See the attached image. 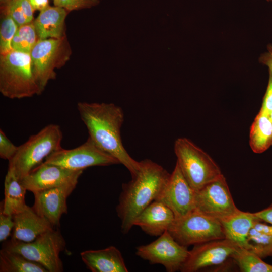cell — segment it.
<instances>
[{
    "instance_id": "cell-13",
    "label": "cell",
    "mask_w": 272,
    "mask_h": 272,
    "mask_svg": "<svg viewBox=\"0 0 272 272\" xmlns=\"http://www.w3.org/2000/svg\"><path fill=\"white\" fill-rule=\"evenodd\" d=\"M194 190L189 184L176 163L170 177L156 200L169 207L175 218L184 216L195 210Z\"/></svg>"
},
{
    "instance_id": "cell-37",
    "label": "cell",
    "mask_w": 272,
    "mask_h": 272,
    "mask_svg": "<svg viewBox=\"0 0 272 272\" xmlns=\"http://www.w3.org/2000/svg\"><path fill=\"white\" fill-rule=\"evenodd\" d=\"M269 116H270V119H271L272 120V112L270 113V114H269Z\"/></svg>"
},
{
    "instance_id": "cell-16",
    "label": "cell",
    "mask_w": 272,
    "mask_h": 272,
    "mask_svg": "<svg viewBox=\"0 0 272 272\" xmlns=\"http://www.w3.org/2000/svg\"><path fill=\"white\" fill-rule=\"evenodd\" d=\"M175 219L172 211L161 201L155 200L137 217V226L147 234L159 236L168 231Z\"/></svg>"
},
{
    "instance_id": "cell-4",
    "label": "cell",
    "mask_w": 272,
    "mask_h": 272,
    "mask_svg": "<svg viewBox=\"0 0 272 272\" xmlns=\"http://www.w3.org/2000/svg\"><path fill=\"white\" fill-rule=\"evenodd\" d=\"M62 139V132L58 125H46L18 146L17 153L9 161L8 168L21 180L51 154L61 148Z\"/></svg>"
},
{
    "instance_id": "cell-11",
    "label": "cell",
    "mask_w": 272,
    "mask_h": 272,
    "mask_svg": "<svg viewBox=\"0 0 272 272\" xmlns=\"http://www.w3.org/2000/svg\"><path fill=\"white\" fill-rule=\"evenodd\" d=\"M196 210L221 221L237 212L223 175L196 191Z\"/></svg>"
},
{
    "instance_id": "cell-26",
    "label": "cell",
    "mask_w": 272,
    "mask_h": 272,
    "mask_svg": "<svg viewBox=\"0 0 272 272\" xmlns=\"http://www.w3.org/2000/svg\"><path fill=\"white\" fill-rule=\"evenodd\" d=\"M13 18L18 26L34 20V10L29 0H11L4 6H1Z\"/></svg>"
},
{
    "instance_id": "cell-31",
    "label": "cell",
    "mask_w": 272,
    "mask_h": 272,
    "mask_svg": "<svg viewBox=\"0 0 272 272\" xmlns=\"http://www.w3.org/2000/svg\"><path fill=\"white\" fill-rule=\"evenodd\" d=\"M14 227L13 216L4 214L0 209V241L5 242L10 236Z\"/></svg>"
},
{
    "instance_id": "cell-23",
    "label": "cell",
    "mask_w": 272,
    "mask_h": 272,
    "mask_svg": "<svg viewBox=\"0 0 272 272\" xmlns=\"http://www.w3.org/2000/svg\"><path fill=\"white\" fill-rule=\"evenodd\" d=\"M0 271L48 272L41 265L3 248L0 251Z\"/></svg>"
},
{
    "instance_id": "cell-8",
    "label": "cell",
    "mask_w": 272,
    "mask_h": 272,
    "mask_svg": "<svg viewBox=\"0 0 272 272\" xmlns=\"http://www.w3.org/2000/svg\"><path fill=\"white\" fill-rule=\"evenodd\" d=\"M168 231L178 243L186 247L225 239L220 221L196 210L175 218Z\"/></svg>"
},
{
    "instance_id": "cell-14",
    "label": "cell",
    "mask_w": 272,
    "mask_h": 272,
    "mask_svg": "<svg viewBox=\"0 0 272 272\" xmlns=\"http://www.w3.org/2000/svg\"><path fill=\"white\" fill-rule=\"evenodd\" d=\"M78 181L33 193L32 208L54 227L59 226L61 216L67 213V199L75 189Z\"/></svg>"
},
{
    "instance_id": "cell-33",
    "label": "cell",
    "mask_w": 272,
    "mask_h": 272,
    "mask_svg": "<svg viewBox=\"0 0 272 272\" xmlns=\"http://www.w3.org/2000/svg\"><path fill=\"white\" fill-rule=\"evenodd\" d=\"M253 213L260 221H264L272 225V203L267 208Z\"/></svg>"
},
{
    "instance_id": "cell-24",
    "label": "cell",
    "mask_w": 272,
    "mask_h": 272,
    "mask_svg": "<svg viewBox=\"0 0 272 272\" xmlns=\"http://www.w3.org/2000/svg\"><path fill=\"white\" fill-rule=\"evenodd\" d=\"M232 260L242 272H272V265L249 249L238 246L232 256Z\"/></svg>"
},
{
    "instance_id": "cell-36",
    "label": "cell",
    "mask_w": 272,
    "mask_h": 272,
    "mask_svg": "<svg viewBox=\"0 0 272 272\" xmlns=\"http://www.w3.org/2000/svg\"><path fill=\"white\" fill-rule=\"evenodd\" d=\"M11 0H0L1 6H4L8 5Z\"/></svg>"
},
{
    "instance_id": "cell-15",
    "label": "cell",
    "mask_w": 272,
    "mask_h": 272,
    "mask_svg": "<svg viewBox=\"0 0 272 272\" xmlns=\"http://www.w3.org/2000/svg\"><path fill=\"white\" fill-rule=\"evenodd\" d=\"M83 171H75L43 162L21 179L27 190L33 193L78 181Z\"/></svg>"
},
{
    "instance_id": "cell-27",
    "label": "cell",
    "mask_w": 272,
    "mask_h": 272,
    "mask_svg": "<svg viewBox=\"0 0 272 272\" xmlns=\"http://www.w3.org/2000/svg\"><path fill=\"white\" fill-rule=\"evenodd\" d=\"M1 17L0 54H4L13 50L11 43L18 26L10 15L1 8Z\"/></svg>"
},
{
    "instance_id": "cell-2",
    "label": "cell",
    "mask_w": 272,
    "mask_h": 272,
    "mask_svg": "<svg viewBox=\"0 0 272 272\" xmlns=\"http://www.w3.org/2000/svg\"><path fill=\"white\" fill-rule=\"evenodd\" d=\"M140 162L136 176L122 185L116 208L123 234L129 232L137 217L157 200L171 175L162 166L151 160L145 159Z\"/></svg>"
},
{
    "instance_id": "cell-5",
    "label": "cell",
    "mask_w": 272,
    "mask_h": 272,
    "mask_svg": "<svg viewBox=\"0 0 272 272\" xmlns=\"http://www.w3.org/2000/svg\"><path fill=\"white\" fill-rule=\"evenodd\" d=\"M176 163L190 186L195 191L223 175L211 156L186 138L177 139L174 144Z\"/></svg>"
},
{
    "instance_id": "cell-25",
    "label": "cell",
    "mask_w": 272,
    "mask_h": 272,
    "mask_svg": "<svg viewBox=\"0 0 272 272\" xmlns=\"http://www.w3.org/2000/svg\"><path fill=\"white\" fill-rule=\"evenodd\" d=\"M39 40L33 22L20 26L13 38L14 50L29 53Z\"/></svg>"
},
{
    "instance_id": "cell-6",
    "label": "cell",
    "mask_w": 272,
    "mask_h": 272,
    "mask_svg": "<svg viewBox=\"0 0 272 272\" xmlns=\"http://www.w3.org/2000/svg\"><path fill=\"white\" fill-rule=\"evenodd\" d=\"M2 248L18 253L43 266L48 272H61L63 266L60 253L65 241L59 230H49L30 242L11 240L3 242Z\"/></svg>"
},
{
    "instance_id": "cell-28",
    "label": "cell",
    "mask_w": 272,
    "mask_h": 272,
    "mask_svg": "<svg viewBox=\"0 0 272 272\" xmlns=\"http://www.w3.org/2000/svg\"><path fill=\"white\" fill-rule=\"evenodd\" d=\"M249 250L261 258L272 255V235L251 229L248 239Z\"/></svg>"
},
{
    "instance_id": "cell-30",
    "label": "cell",
    "mask_w": 272,
    "mask_h": 272,
    "mask_svg": "<svg viewBox=\"0 0 272 272\" xmlns=\"http://www.w3.org/2000/svg\"><path fill=\"white\" fill-rule=\"evenodd\" d=\"M18 147L15 146L7 137L2 129L0 130V157L10 161L16 154Z\"/></svg>"
},
{
    "instance_id": "cell-20",
    "label": "cell",
    "mask_w": 272,
    "mask_h": 272,
    "mask_svg": "<svg viewBox=\"0 0 272 272\" xmlns=\"http://www.w3.org/2000/svg\"><path fill=\"white\" fill-rule=\"evenodd\" d=\"M258 220L253 213L239 210L232 216L220 221L225 239L238 246L249 249L248 243L250 231Z\"/></svg>"
},
{
    "instance_id": "cell-3",
    "label": "cell",
    "mask_w": 272,
    "mask_h": 272,
    "mask_svg": "<svg viewBox=\"0 0 272 272\" xmlns=\"http://www.w3.org/2000/svg\"><path fill=\"white\" fill-rule=\"evenodd\" d=\"M0 92L12 99L42 93L33 71L29 53L12 50L0 54Z\"/></svg>"
},
{
    "instance_id": "cell-22",
    "label": "cell",
    "mask_w": 272,
    "mask_h": 272,
    "mask_svg": "<svg viewBox=\"0 0 272 272\" xmlns=\"http://www.w3.org/2000/svg\"><path fill=\"white\" fill-rule=\"evenodd\" d=\"M249 145L253 152L262 153L272 145V120L260 111L250 128Z\"/></svg>"
},
{
    "instance_id": "cell-12",
    "label": "cell",
    "mask_w": 272,
    "mask_h": 272,
    "mask_svg": "<svg viewBox=\"0 0 272 272\" xmlns=\"http://www.w3.org/2000/svg\"><path fill=\"white\" fill-rule=\"evenodd\" d=\"M239 246L233 242L220 239L194 245L189 251L187 259L182 266V272H196L209 267L223 265Z\"/></svg>"
},
{
    "instance_id": "cell-35",
    "label": "cell",
    "mask_w": 272,
    "mask_h": 272,
    "mask_svg": "<svg viewBox=\"0 0 272 272\" xmlns=\"http://www.w3.org/2000/svg\"><path fill=\"white\" fill-rule=\"evenodd\" d=\"M34 11L40 12L48 7L49 0H29Z\"/></svg>"
},
{
    "instance_id": "cell-19",
    "label": "cell",
    "mask_w": 272,
    "mask_h": 272,
    "mask_svg": "<svg viewBox=\"0 0 272 272\" xmlns=\"http://www.w3.org/2000/svg\"><path fill=\"white\" fill-rule=\"evenodd\" d=\"M69 13L64 8L55 6H49L40 11L33 21L39 39L66 36L65 20Z\"/></svg>"
},
{
    "instance_id": "cell-17",
    "label": "cell",
    "mask_w": 272,
    "mask_h": 272,
    "mask_svg": "<svg viewBox=\"0 0 272 272\" xmlns=\"http://www.w3.org/2000/svg\"><path fill=\"white\" fill-rule=\"evenodd\" d=\"M13 218L14 227L11 236L12 240L30 242L42 234L53 229V227L47 220L29 206L13 216Z\"/></svg>"
},
{
    "instance_id": "cell-34",
    "label": "cell",
    "mask_w": 272,
    "mask_h": 272,
    "mask_svg": "<svg viewBox=\"0 0 272 272\" xmlns=\"http://www.w3.org/2000/svg\"><path fill=\"white\" fill-rule=\"evenodd\" d=\"M259 61L268 67L269 74L272 75V45L267 47V51L261 55Z\"/></svg>"
},
{
    "instance_id": "cell-32",
    "label": "cell",
    "mask_w": 272,
    "mask_h": 272,
    "mask_svg": "<svg viewBox=\"0 0 272 272\" xmlns=\"http://www.w3.org/2000/svg\"><path fill=\"white\" fill-rule=\"evenodd\" d=\"M260 111L269 115L272 112V75L270 74H269L268 86Z\"/></svg>"
},
{
    "instance_id": "cell-1",
    "label": "cell",
    "mask_w": 272,
    "mask_h": 272,
    "mask_svg": "<svg viewBox=\"0 0 272 272\" xmlns=\"http://www.w3.org/2000/svg\"><path fill=\"white\" fill-rule=\"evenodd\" d=\"M77 109L88 130L89 138L124 165L131 178L135 177L140 162L133 159L123 145L120 130L124 116L122 108L111 103L79 102Z\"/></svg>"
},
{
    "instance_id": "cell-38",
    "label": "cell",
    "mask_w": 272,
    "mask_h": 272,
    "mask_svg": "<svg viewBox=\"0 0 272 272\" xmlns=\"http://www.w3.org/2000/svg\"><path fill=\"white\" fill-rule=\"evenodd\" d=\"M268 1H272V0H267Z\"/></svg>"
},
{
    "instance_id": "cell-9",
    "label": "cell",
    "mask_w": 272,
    "mask_h": 272,
    "mask_svg": "<svg viewBox=\"0 0 272 272\" xmlns=\"http://www.w3.org/2000/svg\"><path fill=\"white\" fill-rule=\"evenodd\" d=\"M44 162L75 171H83L92 166L120 164L116 159L99 148L89 137L85 143L76 148H61L56 150Z\"/></svg>"
},
{
    "instance_id": "cell-10",
    "label": "cell",
    "mask_w": 272,
    "mask_h": 272,
    "mask_svg": "<svg viewBox=\"0 0 272 272\" xmlns=\"http://www.w3.org/2000/svg\"><path fill=\"white\" fill-rule=\"evenodd\" d=\"M135 254L151 264H160L168 272L180 270L189 254L187 247L181 245L166 231L156 240L136 248Z\"/></svg>"
},
{
    "instance_id": "cell-18",
    "label": "cell",
    "mask_w": 272,
    "mask_h": 272,
    "mask_svg": "<svg viewBox=\"0 0 272 272\" xmlns=\"http://www.w3.org/2000/svg\"><path fill=\"white\" fill-rule=\"evenodd\" d=\"M87 267L92 272H127L124 258L116 247L88 250L80 253Z\"/></svg>"
},
{
    "instance_id": "cell-29",
    "label": "cell",
    "mask_w": 272,
    "mask_h": 272,
    "mask_svg": "<svg viewBox=\"0 0 272 272\" xmlns=\"http://www.w3.org/2000/svg\"><path fill=\"white\" fill-rule=\"evenodd\" d=\"M99 3L100 0H53L54 6L64 8L69 12L91 8Z\"/></svg>"
},
{
    "instance_id": "cell-21",
    "label": "cell",
    "mask_w": 272,
    "mask_h": 272,
    "mask_svg": "<svg viewBox=\"0 0 272 272\" xmlns=\"http://www.w3.org/2000/svg\"><path fill=\"white\" fill-rule=\"evenodd\" d=\"M26 191L21 180L8 168L4 181L5 197L0 209L4 214L13 216L25 210L28 206L25 200Z\"/></svg>"
},
{
    "instance_id": "cell-7",
    "label": "cell",
    "mask_w": 272,
    "mask_h": 272,
    "mask_svg": "<svg viewBox=\"0 0 272 272\" xmlns=\"http://www.w3.org/2000/svg\"><path fill=\"white\" fill-rule=\"evenodd\" d=\"M33 71L41 93L56 78L55 70L70 59L72 49L66 35L60 38L39 39L30 52Z\"/></svg>"
}]
</instances>
